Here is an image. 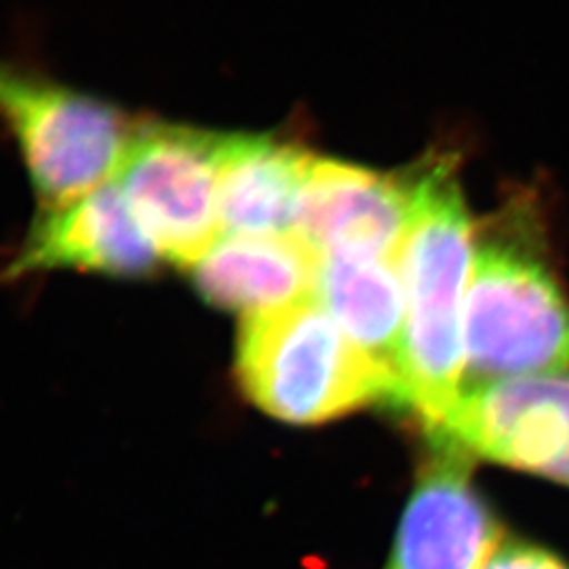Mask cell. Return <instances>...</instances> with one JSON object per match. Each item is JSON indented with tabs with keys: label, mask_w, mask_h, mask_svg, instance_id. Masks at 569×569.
Listing matches in <instances>:
<instances>
[{
	"label": "cell",
	"mask_w": 569,
	"mask_h": 569,
	"mask_svg": "<svg viewBox=\"0 0 569 569\" xmlns=\"http://www.w3.org/2000/svg\"><path fill=\"white\" fill-rule=\"evenodd\" d=\"M406 176L409 226L401 251L406 284L401 380L406 407L430 430L446 420L462 395L475 230L453 157H428Z\"/></svg>",
	"instance_id": "obj_1"
},
{
	"label": "cell",
	"mask_w": 569,
	"mask_h": 569,
	"mask_svg": "<svg viewBox=\"0 0 569 569\" xmlns=\"http://www.w3.org/2000/svg\"><path fill=\"white\" fill-rule=\"evenodd\" d=\"M234 369L244 397L289 425H321L376 403L406 406L399 373L355 345L317 296L243 317Z\"/></svg>",
	"instance_id": "obj_2"
},
{
	"label": "cell",
	"mask_w": 569,
	"mask_h": 569,
	"mask_svg": "<svg viewBox=\"0 0 569 569\" xmlns=\"http://www.w3.org/2000/svg\"><path fill=\"white\" fill-rule=\"evenodd\" d=\"M568 369V298L526 226H491L475 253L468 281V387Z\"/></svg>",
	"instance_id": "obj_3"
},
{
	"label": "cell",
	"mask_w": 569,
	"mask_h": 569,
	"mask_svg": "<svg viewBox=\"0 0 569 569\" xmlns=\"http://www.w3.org/2000/svg\"><path fill=\"white\" fill-rule=\"evenodd\" d=\"M0 122L44 207L70 203L112 178L138 124L112 103L4 60Z\"/></svg>",
	"instance_id": "obj_4"
},
{
	"label": "cell",
	"mask_w": 569,
	"mask_h": 569,
	"mask_svg": "<svg viewBox=\"0 0 569 569\" xmlns=\"http://www.w3.org/2000/svg\"><path fill=\"white\" fill-rule=\"evenodd\" d=\"M220 148L218 131L138 122L112 176L161 258L186 270L222 232Z\"/></svg>",
	"instance_id": "obj_5"
},
{
	"label": "cell",
	"mask_w": 569,
	"mask_h": 569,
	"mask_svg": "<svg viewBox=\"0 0 569 569\" xmlns=\"http://www.w3.org/2000/svg\"><path fill=\"white\" fill-rule=\"evenodd\" d=\"M428 432L470 456L569 486V371L462 388Z\"/></svg>",
	"instance_id": "obj_6"
},
{
	"label": "cell",
	"mask_w": 569,
	"mask_h": 569,
	"mask_svg": "<svg viewBox=\"0 0 569 569\" xmlns=\"http://www.w3.org/2000/svg\"><path fill=\"white\" fill-rule=\"evenodd\" d=\"M428 439L382 569H483L505 529L475 486L467 449L439 432Z\"/></svg>",
	"instance_id": "obj_7"
},
{
	"label": "cell",
	"mask_w": 569,
	"mask_h": 569,
	"mask_svg": "<svg viewBox=\"0 0 569 569\" xmlns=\"http://www.w3.org/2000/svg\"><path fill=\"white\" fill-rule=\"evenodd\" d=\"M407 226V176H387L336 159H312L293 232L319 258L401 260Z\"/></svg>",
	"instance_id": "obj_8"
},
{
	"label": "cell",
	"mask_w": 569,
	"mask_h": 569,
	"mask_svg": "<svg viewBox=\"0 0 569 569\" xmlns=\"http://www.w3.org/2000/svg\"><path fill=\"white\" fill-rule=\"evenodd\" d=\"M161 253L114 183L70 203L44 207L20 253L0 272L13 281L42 270H81L112 279L152 277Z\"/></svg>",
	"instance_id": "obj_9"
},
{
	"label": "cell",
	"mask_w": 569,
	"mask_h": 569,
	"mask_svg": "<svg viewBox=\"0 0 569 569\" xmlns=\"http://www.w3.org/2000/svg\"><path fill=\"white\" fill-rule=\"evenodd\" d=\"M209 306L244 317L315 296L319 253L291 234H224L188 268Z\"/></svg>",
	"instance_id": "obj_10"
},
{
	"label": "cell",
	"mask_w": 569,
	"mask_h": 569,
	"mask_svg": "<svg viewBox=\"0 0 569 569\" xmlns=\"http://www.w3.org/2000/svg\"><path fill=\"white\" fill-rule=\"evenodd\" d=\"M315 154L272 133H222L220 220L226 234H291Z\"/></svg>",
	"instance_id": "obj_11"
},
{
	"label": "cell",
	"mask_w": 569,
	"mask_h": 569,
	"mask_svg": "<svg viewBox=\"0 0 569 569\" xmlns=\"http://www.w3.org/2000/svg\"><path fill=\"white\" fill-rule=\"evenodd\" d=\"M315 296L355 345L401 378L406 338L401 260L323 256Z\"/></svg>",
	"instance_id": "obj_12"
},
{
	"label": "cell",
	"mask_w": 569,
	"mask_h": 569,
	"mask_svg": "<svg viewBox=\"0 0 569 569\" xmlns=\"http://www.w3.org/2000/svg\"><path fill=\"white\" fill-rule=\"evenodd\" d=\"M483 569H569L557 552L519 538H505Z\"/></svg>",
	"instance_id": "obj_13"
}]
</instances>
